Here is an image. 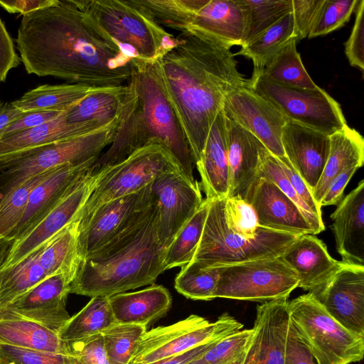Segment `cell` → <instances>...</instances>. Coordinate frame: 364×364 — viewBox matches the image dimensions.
<instances>
[{"mask_svg": "<svg viewBox=\"0 0 364 364\" xmlns=\"http://www.w3.org/2000/svg\"><path fill=\"white\" fill-rule=\"evenodd\" d=\"M146 326L115 323L102 333L109 364H128Z\"/></svg>", "mask_w": 364, "mask_h": 364, "instance_id": "obj_44", "label": "cell"}, {"mask_svg": "<svg viewBox=\"0 0 364 364\" xmlns=\"http://www.w3.org/2000/svg\"><path fill=\"white\" fill-rule=\"evenodd\" d=\"M159 212L158 237L166 251L175 237L201 205L200 184L181 172L164 173L151 183Z\"/></svg>", "mask_w": 364, "mask_h": 364, "instance_id": "obj_16", "label": "cell"}, {"mask_svg": "<svg viewBox=\"0 0 364 364\" xmlns=\"http://www.w3.org/2000/svg\"><path fill=\"white\" fill-rule=\"evenodd\" d=\"M225 130L229 167L227 197L244 200L258 178L259 151L264 146L255 135L226 117Z\"/></svg>", "mask_w": 364, "mask_h": 364, "instance_id": "obj_24", "label": "cell"}, {"mask_svg": "<svg viewBox=\"0 0 364 364\" xmlns=\"http://www.w3.org/2000/svg\"><path fill=\"white\" fill-rule=\"evenodd\" d=\"M218 279L216 267H204L191 262L176 275L175 288L188 299L210 301L215 299Z\"/></svg>", "mask_w": 364, "mask_h": 364, "instance_id": "obj_42", "label": "cell"}, {"mask_svg": "<svg viewBox=\"0 0 364 364\" xmlns=\"http://www.w3.org/2000/svg\"><path fill=\"white\" fill-rule=\"evenodd\" d=\"M296 41L308 38L323 0H291Z\"/></svg>", "mask_w": 364, "mask_h": 364, "instance_id": "obj_50", "label": "cell"}, {"mask_svg": "<svg viewBox=\"0 0 364 364\" xmlns=\"http://www.w3.org/2000/svg\"><path fill=\"white\" fill-rule=\"evenodd\" d=\"M119 118L87 134L36 148L0 163L1 196L34 175L61 165L77 164L98 158L112 143Z\"/></svg>", "mask_w": 364, "mask_h": 364, "instance_id": "obj_10", "label": "cell"}, {"mask_svg": "<svg viewBox=\"0 0 364 364\" xmlns=\"http://www.w3.org/2000/svg\"><path fill=\"white\" fill-rule=\"evenodd\" d=\"M0 364H65V355L0 344Z\"/></svg>", "mask_w": 364, "mask_h": 364, "instance_id": "obj_48", "label": "cell"}, {"mask_svg": "<svg viewBox=\"0 0 364 364\" xmlns=\"http://www.w3.org/2000/svg\"><path fill=\"white\" fill-rule=\"evenodd\" d=\"M26 112L14 106L11 103L0 100V139L11 124L23 117Z\"/></svg>", "mask_w": 364, "mask_h": 364, "instance_id": "obj_58", "label": "cell"}, {"mask_svg": "<svg viewBox=\"0 0 364 364\" xmlns=\"http://www.w3.org/2000/svg\"><path fill=\"white\" fill-rule=\"evenodd\" d=\"M13 40L0 18V82H4L9 72L20 63Z\"/></svg>", "mask_w": 364, "mask_h": 364, "instance_id": "obj_52", "label": "cell"}, {"mask_svg": "<svg viewBox=\"0 0 364 364\" xmlns=\"http://www.w3.org/2000/svg\"><path fill=\"white\" fill-rule=\"evenodd\" d=\"M128 92L125 85L104 87L66 112V121L95 131L120 117Z\"/></svg>", "mask_w": 364, "mask_h": 364, "instance_id": "obj_30", "label": "cell"}, {"mask_svg": "<svg viewBox=\"0 0 364 364\" xmlns=\"http://www.w3.org/2000/svg\"><path fill=\"white\" fill-rule=\"evenodd\" d=\"M281 141L285 156L312 192L328 159L329 136L286 119Z\"/></svg>", "mask_w": 364, "mask_h": 364, "instance_id": "obj_22", "label": "cell"}, {"mask_svg": "<svg viewBox=\"0 0 364 364\" xmlns=\"http://www.w3.org/2000/svg\"><path fill=\"white\" fill-rule=\"evenodd\" d=\"M258 178H264L272 181L299 206L313 229L314 235L325 230L323 220L318 218L297 195L283 171L279 159L264 146L259 151Z\"/></svg>", "mask_w": 364, "mask_h": 364, "instance_id": "obj_43", "label": "cell"}, {"mask_svg": "<svg viewBox=\"0 0 364 364\" xmlns=\"http://www.w3.org/2000/svg\"><path fill=\"white\" fill-rule=\"evenodd\" d=\"M330 218L342 262L364 266V180L343 198Z\"/></svg>", "mask_w": 364, "mask_h": 364, "instance_id": "obj_25", "label": "cell"}, {"mask_svg": "<svg viewBox=\"0 0 364 364\" xmlns=\"http://www.w3.org/2000/svg\"><path fill=\"white\" fill-rule=\"evenodd\" d=\"M355 18L348 40L344 43L345 54L351 66L364 69V1H358Z\"/></svg>", "mask_w": 364, "mask_h": 364, "instance_id": "obj_49", "label": "cell"}, {"mask_svg": "<svg viewBox=\"0 0 364 364\" xmlns=\"http://www.w3.org/2000/svg\"><path fill=\"white\" fill-rule=\"evenodd\" d=\"M249 86L285 118L328 136L347 124L340 105L324 90L291 87L253 72Z\"/></svg>", "mask_w": 364, "mask_h": 364, "instance_id": "obj_11", "label": "cell"}, {"mask_svg": "<svg viewBox=\"0 0 364 364\" xmlns=\"http://www.w3.org/2000/svg\"><path fill=\"white\" fill-rule=\"evenodd\" d=\"M243 325L228 313L215 321L192 314L166 326L152 328L140 338L128 364H149L182 353L195 346L221 339Z\"/></svg>", "mask_w": 364, "mask_h": 364, "instance_id": "obj_13", "label": "cell"}, {"mask_svg": "<svg viewBox=\"0 0 364 364\" xmlns=\"http://www.w3.org/2000/svg\"><path fill=\"white\" fill-rule=\"evenodd\" d=\"M218 341V340H215L198 345L182 353L167 357L149 364H188L192 360L200 357L203 354L208 351Z\"/></svg>", "mask_w": 364, "mask_h": 364, "instance_id": "obj_57", "label": "cell"}, {"mask_svg": "<svg viewBox=\"0 0 364 364\" xmlns=\"http://www.w3.org/2000/svg\"><path fill=\"white\" fill-rule=\"evenodd\" d=\"M162 26L241 46L244 11L237 0H136Z\"/></svg>", "mask_w": 364, "mask_h": 364, "instance_id": "obj_6", "label": "cell"}, {"mask_svg": "<svg viewBox=\"0 0 364 364\" xmlns=\"http://www.w3.org/2000/svg\"><path fill=\"white\" fill-rule=\"evenodd\" d=\"M296 38L292 12L241 46L235 55H243L253 63V72L261 71L268 60L289 41Z\"/></svg>", "mask_w": 364, "mask_h": 364, "instance_id": "obj_36", "label": "cell"}, {"mask_svg": "<svg viewBox=\"0 0 364 364\" xmlns=\"http://www.w3.org/2000/svg\"><path fill=\"white\" fill-rule=\"evenodd\" d=\"M12 241L6 239H0V265L4 261L8 250L11 245Z\"/></svg>", "mask_w": 364, "mask_h": 364, "instance_id": "obj_59", "label": "cell"}, {"mask_svg": "<svg viewBox=\"0 0 364 364\" xmlns=\"http://www.w3.org/2000/svg\"><path fill=\"white\" fill-rule=\"evenodd\" d=\"M17 48L28 74L92 87L125 85L129 56L92 18L86 0H57L23 16Z\"/></svg>", "mask_w": 364, "mask_h": 364, "instance_id": "obj_1", "label": "cell"}, {"mask_svg": "<svg viewBox=\"0 0 364 364\" xmlns=\"http://www.w3.org/2000/svg\"><path fill=\"white\" fill-rule=\"evenodd\" d=\"M63 112H64L38 111L26 112L20 119L10 124L4 136L29 129L52 121L58 117Z\"/></svg>", "mask_w": 364, "mask_h": 364, "instance_id": "obj_54", "label": "cell"}, {"mask_svg": "<svg viewBox=\"0 0 364 364\" xmlns=\"http://www.w3.org/2000/svg\"><path fill=\"white\" fill-rule=\"evenodd\" d=\"M225 134V116L222 109L210 127L200 159L196 164L208 200L228 196L229 167Z\"/></svg>", "mask_w": 364, "mask_h": 364, "instance_id": "obj_27", "label": "cell"}, {"mask_svg": "<svg viewBox=\"0 0 364 364\" xmlns=\"http://www.w3.org/2000/svg\"><path fill=\"white\" fill-rule=\"evenodd\" d=\"M88 13L132 58L155 63L176 43L136 0H86Z\"/></svg>", "mask_w": 364, "mask_h": 364, "instance_id": "obj_7", "label": "cell"}, {"mask_svg": "<svg viewBox=\"0 0 364 364\" xmlns=\"http://www.w3.org/2000/svg\"><path fill=\"white\" fill-rule=\"evenodd\" d=\"M290 322L318 364H350L364 354V337L333 318L311 293L289 301Z\"/></svg>", "mask_w": 364, "mask_h": 364, "instance_id": "obj_9", "label": "cell"}, {"mask_svg": "<svg viewBox=\"0 0 364 364\" xmlns=\"http://www.w3.org/2000/svg\"><path fill=\"white\" fill-rule=\"evenodd\" d=\"M358 0H323L308 38L326 35L342 27L355 10Z\"/></svg>", "mask_w": 364, "mask_h": 364, "instance_id": "obj_46", "label": "cell"}, {"mask_svg": "<svg viewBox=\"0 0 364 364\" xmlns=\"http://www.w3.org/2000/svg\"><path fill=\"white\" fill-rule=\"evenodd\" d=\"M252 333V328L245 329L223 338L188 364H242Z\"/></svg>", "mask_w": 364, "mask_h": 364, "instance_id": "obj_45", "label": "cell"}, {"mask_svg": "<svg viewBox=\"0 0 364 364\" xmlns=\"http://www.w3.org/2000/svg\"><path fill=\"white\" fill-rule=\"evenodd\" d=\"M289 297L257 307L253 333L242 364H284L290 318Z\"/></svg>", "mask_w": 364, "mask_h": 364, "instance_id": "obj_20", "label": "cell"}, {"mask_svg": "<svg viewBox=\"0 0 364 364\" xmlns=\"http://www.w3.org/2000/svg\"><path fill=\"white\" fill-rule=\"evenodd\" d=\"M158 207L141 230L126 242L96 250L84 259L70 293L109 297L153 284L165 270L166 251L158 237Z\"/></svg>", "mask_w": 364, "mask_h": 364, "instance_id": "obj_5", "label": "cell"}, {"mask_svg": "<svg viewBox=\"0 0 364 364\" xmlns=\"http://www.w3.org/2000/svg\"><path fill=\"white\" fill-rule=\"evenodd\" d=\"M223 111L227 118L255 135L271 154L293 168L282 146L285 118L249 84L227 94Z\"/></svg>", "mask_w": 364, "mask_h": 364, "instance_id": "obj_15", "label": "cell"}, {"mask_svg": "<svg viewBox=\"0 0 364 364\" xmlns=\"http://www.w3.org/2000/svg\"><path fill=\"white\" fill-rule=\"evenodd\" d=\"M280 161V160H279ZM281 166L299 197L307 205L313 213L322 220L321 207L314 200L311 190L294 168L280 161Z\"/></svg>", "mask_w": 364, "mask_h": 364, "instance_id": "obj_53", "label": "cell"}, {"mask_svg": "<svg viewBox=\"0 0 364 364\" xmlns=\"http://www.w3.org/2000/svg\"><path fill=\"white\" fill-rule=\"evenodd\" d=\"M109 301L116 323L146 326L167 313L172 299L166 288L151 284L137 291L112 295Z\"/></svg>", "mask_w": 364, "mask_h": 364, "instance_id": "obj_28", "label": "cell"}, {"mask_svg": "<svg viewBox=\"0 0 364 364\" xmlns=\"http://www.w3.org/2000/svg\"><path fill=\"white\" fill-rule=\"evenodd\" d=\"M155 63L134 59L116 134L109 149L92 168L97 171L118 164L139 148L155 141L173 155L188 179L195 182L192 151L166 96Z\"/></svg>", "mask_w": 364, "mask_h": 364, "instance_id": "obj_3", "label": "cell"}, {"mask_svg": "<svg viewBox=\"0 0 364 364\" xmlns=\"http://www.w3.org/2000/svg\"><path fill=\"white\" fill-rule=\"evenodd\" d=\"M284 364H318L314 356L289 323Z\"/></svg>", "mask_w": 364, "mask_h": 364, "instance_id": "obj_51", "label": "cell"}, {"mask_svg": "<svg viewBox=\"0 0 364 364\" xmlns=\"http://www.w3.org/2000/svg\"><path fill=\"white\" fill-rule=\"evenodd\" d=\"M245 17L242 45L274 24L292 11L291 0H237Z\"/></svg>", "mask_w": 364, "mask_h": 364, "instance_id": "obj_41", "label": "cell"}, {"mask_svg": "<svg viewBox=\"0 0 364 364\" xmlns=\"http://www.w3.org/2000/svg\"><path fill=\"white\" fill-rule=\"evenodd\" d=\"M67 111L38 127L4 136L0 139V163L11 160L30 150L92 132L81 125L68 123L66 121Z\"/></svg>", "mask_w": 364, "mask_h": 364, "instance_id": "obj_29", "label": "cell"}, {"mask_svg": "<svg viewBox=\"0 0 364 364\" xmlns=\"http://www.w3.org/2000/svg\"><path fill=\"white\" fill-rule=\"evenodd\" d=\"M55 168L27 178L1 196L0 239L11 240V235L23 216L32 191L48 177Z\"/></svg>", "mask_w": 364, "mask_h": 364, "instance_id": "obj_40", "label": "cell"}, {"mask_svg": "<svg viewBox=\"0 0 364 364\" xmlns=\"http://www.w3.org/2000/svg\"><path fill=\"white\" fill-rule=\"evenodd\" d=\"M64 344L65 364H109L102 333Z\"/></svg>", "mask_w": 364, "mask_h": 364, "instance_id": "obj_47", "label": "cell"}, {"mask_svg": "<svg viewBox=\"0 0 364 364\" xmlns=\"http://www.w3.org/2000/svg\"><path fill=\"white\" fill-rule=\"evenodd\" d=\"M152 201L149 184L138 192L99 207L79 230L78 250L81 261L125 229Z\"/></svg>", "mask_w": 364, "mask_h": 364, "instance_id": "obj_18", "label": "cell"}, {"mask_svg": "<svg viewBox=\"0 0 364 364\" xmlns=\"http://www.w3.org/2000/svg\"><path fill=\"white\" fill-rule=\"evenodd\" d=\"M99 158V157H98ZM98 158L85 162L56 167L50 175L32 191L23 216L11 237H21L32 228L91 168Z\"/></svg>", "mask_w": 364, "mask_h": 364, "instance_id": "obj_26", "label": "cell"}, {"mask_svg": "<svg viewBox=\"0 0 364 364\" xmlns=\"http://www.w3.org/2000/svg\"><path fill=\"white\" fill-rule=\"evenodd\" d=\"M72 282L62 274L47 277L0 309V318H25L58 334L70 318L66 310V300Z\"/></svg>", "mask_w": 364, "mask_h": 364, "instance_id": "obj_17", "label": "cell"}, {"mask_svg": "<svg viewBox=\"0 0 364 364\" xmlns=\"http://www.w3.org/2000/svg\"><path fill=\"white\" fill-rule=\"evenodd\" d=\"M47 277L38 259V249L17 264L0 269V309Z\"/></svg>", "mask_w": 364, "mask_h": 364, "instance_id": "obj_37", "label": "cell"}, {"mask_svg": "<svg viewBox=\"0 0 364 364\" xmlns=\"http://www.w3.org/2000/svg\"><path fill=\"white\" fill-rule=\"evenodd\" d=\"M97 177L98 172L92 168L32 228L21 237L13 240L0 269L17 264L69 223L76 220L94 191Z\"/></svg>", "mask_w": 364, "mask_h": 364, "instance_id": "obj_14", "label": "cell"}, {"mask_svg": "<svg viewBox=\"0 0 364 364\" xmlns=\"http://www.w3.org/2000/svg\"><path fill=\"white\" fill-rule=\"evenodd\" d=\"M97 172L98 177L94 191L76 218L79 230L102 205L139 191L164 173H183L173 155L155 141L136 150L121 162Z\"/></svg>", "mask_w": 364, "mask_h": 364, "instance_id": "obj_8", "label": "cell"}, {"mask_svg": "<svg viewBox=\"0 0 364 364\" xmlns=\"http://www.w3.org/2000/svg\"><path fill=\"white\" fill-rule=\"evenodd\" d=\"M261 72L268 79L288 86L304 89L318 87L302 63L295 39L272 57Z\"/></svg>", "mask_w": 364, "mask_h": 364, "instance_id": "obj_38", "label": "cell"}, {"mask_svg": "<svg viewBox=\"0 0 364 364\" xmlns=\"http://www.w3.org/2000/svg\"><path fill=\"white\" fill-rule=\"evenodd\" d=\"M311 294L338 323L364 337V266L345 263Z\"/></svg>", "mask_w": 364, "mask_h": 364, "instance_id": "obj_19", "label": "cell"}, {"mask_svg": "<svg viewBox=\"0 0 364 364\" xmlns=\"http://www.w3.org/2000/svg\"><path fill=\"white\" fill-rule=\"evenodd\" d=\"M216 267L215 298L267 301L289 297L299 285L296 274L281 256Z\"/></svg>", "mask_w": 364, "mask_h": 364, "instance_id": "obj_12", "label": "cell"}, {"mask_svg": "<svg viewBox=\"0 0 364 364\" xmlns=\"http://www.w3.org/2000/svg\"><path fill=\"white\" fill-rule=\"evenodd\" d=\"M78 237L79 220H76L38 248L39 262L48 276L62 274L73 281L82 262Z\"/></svg>", "mask_w": 364, "mask_h": 364, "instance_id": "obj_32", "label": "cell"}, {"mask_svg": "<svg viewBox=\"0 0 364 364\" xmlns=\"http://www.w3.org/2000/svg\"><path fill=\"white\" fill-rule=\"evenodd\" d=\"M281 257L295 272L298 287L310 293L323 287L345 264L333 259L314 235H299Z\"/></svg>", "mask_w": 364, "mask_h": 364, "instance_id": "obj_23", "label": "cell"}, {"mask_svg": "<svg viewBox=\"0 0 364 364\" xmlns=\"http://www.w3.org/2000/svg\"><path fill=\"white\" fill-rule=\"evenodd\" d=\"M209 200L193 262L204 267L280 257L299 236L259 226L252 206L237 197Z\"/></svg>", "mask_w": 364, "mask_h": 364, "instance_id": "obj_4", "label": "cell"}, {"mask_svg": "<svg viewBox=\"0 0 364 364\" xmlns=\"http://www.w3.org/2000/svg\"><path fill=\"white\" fill-rule=\"evenodd\" d=\"M244 200L252 206L259 226L297 235H314L299 206L269 179L258 178Z\"/></svg>", "mask_w": 364, "mask_h": 364, "instance_id": "obj_21", "label": "cell"}, {"mask_svg": "<svg viewBox=\"0 0 364 364\" xmlns=\"http://www.w3.org/2000/svg\"><path fill=\"white\" fill-rule=\"evenodd\" d=\"M0 344L65 354V344L58 333L21 318H0Z\"/></svg>", "mask_w": 364, "mask_h": 364, "instance_id": "obj_34", "label": "cell"}, {"mask_svg": "<svg viewBox=\"0 0 364 364\" xmlns=\"http://www.w3.org/2000/svg\"><path fill=\"white\" fill-rule=\"evenodd\" d=\"M57 0H0V6L11 14L25 15L32 11L48 7L56 3Z\"/></svg>", "mask_w": 364, "mask_h": 364, "instance_id": "obj_56", "label": "cell"}, {"mask_svg": "<svg viewBox=\"0 0 364 364\" xmlns=\"http://www.w3.org/2000/svg\"><path fill=\"white\" fill-rule=\"evenodd\" d=\"M358 168L353 167L339 173L330 183L320 203V207L338 205L343 198L344 189Z\"/></svg>", "mask_w": 364, "mask_h": 364, "instance_id": "obj_55", "label": "cell"}, {"mask_svg": "<svg viewBox=\"0 0 364 364\" xmlns=\"http://www.w3.org/2000/svg\"><path fill=\"white\" fill-rule=\"evenodd\" d=\"M330 149L321 176L312 191L316 202L320 203L331 181L346 169L360 168L364 163V139L347 124L329 136Z\"/></svg>", "mask_w": 364, "mask_h": 364, "instance_id": "obj_31", "label": "cell"}, {"mask_svg": "<svg viewBox=\"0 0 364 364\" xmlns=\"http://www.w3.org/2000/svg\"><path fill=\"white\" fill-rule=\"evenodd\" d=\"M116 323L109 297L94 296L75 315L70 317L58 333L64 343L101 334Z\"/></svg>", "mask_w": 364, "mask_h": 364, "instance_id": "obj_35", "label": "cell"}, {"mask_svg": "<svg viewBox=\"0 0 364 364\" xmlns=\"http://www.w3.org/2000/svg\"><path fill=\"white\" fill-rule=\"evenodd\" d=\"M208 208L209 200L205 198L196 213L178 232L166 251L164 270L176 267L183 268L192 262L201 238Z\"/></svg>", "mask_w": 364, "mask_h": 364, "instance_id": "obj_39", "label": "cell"}, {"mask_svg": "<svg viewBox=\"0 0 364 364\" xmlns=\"http://www.w3.org/2000/svg\"><path fill=\"white\" fill-rule=\"evenodd\" d=\"M176 40L155 64L196 164L225 96L248 79L240 73L231 47L203 36L181 33Z\"/></svg>", "mask_w": 364, "mask_h": 364, "instance_id": "obj_2", "label": "cell"}, {"mask_svg": "<svg viewBox=\"0 0 364 364\" xmlns=\"http://www.w3.org/2000/svg\"><path fill=\"white\" fill-rule=\"evenodd\" d=\"M100 88L84 84L42 85L26 92L11 103L26 112H65Z\"/></svg>", "mask_w": 364, "mask_h": 364, "instance_id": "obj_33", "label": "cell"}]
</instances>
